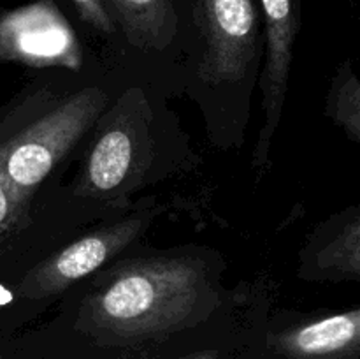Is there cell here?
<instances>
[{
    "label": "cell",
    "instance_id": "8992f818",
    "mask_svg": "<svg viewBox=\"0 0 360 359\" xmlns=\"http://www.w3.org/2000/svg\"><path fill=\"white\" fill-rule=\"evenodd\" d=\"M144 224V218H127L70 243L25 275L20 284V294L30 299L60 294L122 252L139 236Z\"/></svg>",
    "mask_w": 360,
    "mask_h": 359
},
{
    "label": "cell",
    "instance_id": "5bb4252c",
    "mask_svg": "<svg viewBox=\"0 0 360 359\" xmlns=\"http://www.w3.org/2000/svg\"><path fill=\"white\" fill-rule=\"evenodd\" d=\"M185 359H214V354H199V355H192V358H185Z\"/></svg>",
    "mask_w": 360,
    "mask_h": 359
},
{
    "label": "cell",
    "instance_id": "3957f363",
    "mask_svg": "<svg viewBox=\"0 0 360 359\" xmlns=\"http://www.w3.org/2000/svg\"><path fill=\"white\" fill-rule=\"evenodd\" d=\"M0 60L28 67H65L83 63L79 39L55 0H27L0 11Z\"/></svg>",
    "mask_w": 360,
    "mask_h": 359
},
{
    "label": "cell",
    "instance_id": "7c38bea8",
    "mask_svg": "<svg viewBox=\"0 0 360 359\" xmlns=\"http://www.w3.org/2000/svg\"><path fill=\"white\" fill-rule=\"evenodd\" d=\"M76 7L77 14L94 30L101 34H112L116 30L115 20H112L105 0H70Z\"/></svg>",
    "mask_w": 360,
    "mask_h": 359
},
{
    "label": "cell",
    "instance_id": "6da1fadb",
    "mask_svg": "<svg viewBox=\"0 0 360 359\" xmlns=\"http://www.w3.org/2000/svg\"><path fill=\"white\" fill-rule=\"evenodd\" d=\"M210 292L206 266L199 259L127 260L86 296L83 319L123 340H144L190 324Z\"/></svg>",
    "mask_w": 360,
    "mask_h": 359
},
{
    "label": "cell",
    "instance_id": "9c48e42d",
    "mask_svg": "<svg viewBox=\"0 0 360 359\" xmlns=\"http://www.w3.org/2000/svg\"><path fill=\"white\" fill-rule=\"evenodd\" d=\"M301 277L306 280H359L360 217L354 208L347 222L336 227L322 246L309 245L302 252Z\"/></svg>",
    "mask_w": 360,
    "mask_h": 359
},
{
    "label": "cell",
    "instance_id": "4fadbf2b",
    "mask_svg": "<svg viewBox=\"0 0 360 359\" xmlns=\"http://www.w3.org/2000/svg\"><path fill=\"white\" fill-rule=\"evenodd\" d=\"M25 208L14 201L13 194L7 189L6 182L0 176V239L9 234L21 220H23Z\"/></svg>",
    "mask_w": 360,
    "mask_h": 359
},
{
    "label": "cell",
    "instance_id": "30bf717a",
    "mask_svg": "<svg viewBox=\"0 0 360 359\" xmlns=\"http://www.w3.org/2000/svg\"><path fill=\"white\" fill-rule=\"evenodd\" d=\"M122 25L127 41L144 51H160L178 34V14L171 0H105Z\"/></svg>",
    "mask_w": 360,
    "mask_h": 359
},
{
    "label": "cell",
    "instance_id": "5b68a950",
    "mask_svg": "<svg viewBox=\"0 0 360 359\" xmlns=\"http://www.w3.org/2000/svg\"><path fill=\"white\" fill-rule=\"evenodd\" d=\"M264 18V41H266V60L260 74L262 92L264 125L259 132L253 168L259 176L269 165V151L273 137L280 125L285 97L288 90L294 42L301 27V0H259Z\"/></svg>",
    "mask_w": 360,
    "mask_h": 359
},
{
    "label": "cell",
    "instance_id": "277c9868",
    "mask_svg": "<svg viewBox=\"0 0 360 359\" xmlns=\"http://www.w3.org/2000/svg\"><path fill=\"white\" fill-rule=\"evenodd\" d=\"M195 21L204 41L200 80L207 84L241 81L257 55L255 0H197Z\"/></svg>",
    "mask_w": 360,
    "mask_h": 359
},
{
    "label": "cell",
    "instance_id": "52a82bcc",
    "mask_svg": "<svg viewBox=\"0 0 360 359\" xmlns=\"http://www.w3.org/2000/svg\"><path fill=\"white\" fill-rule=\"evenodd\" d=\"M136 123H130V115L122 106L115 108L97 132V139L91 144L90 153L84 162L81 176L79 196L111 197L123 189L132 176L137 164Z\"/></svg>",
    "mask_w": 360,
    "mask_h": 359
},
{
    "label": "cell",
    "instance_id": "7a4b0ae2",
    "mask_svg": "<svg viewBox=\"0 0 360 359\" xmlns=\"http://www.w3.org/2000/svg\"><path fill=\"white\" fill-rule=\"evenodd\" d=\"M105 102L104 90L83 88L0 144V176L21 208L27 210L37 187L94 125Z\"/></svg>",
    "mask_w": 360,
    "mask_h": 359
},
{
    "label": "cell",
    "instance_id": "ba28073f",
    "mask_svg": "<svg viewBox=\"0 0 360 359\" xmlns=\"http://www.w3.org/2000/svg\"><path fill=\"white\" fill-rule=\"evenodd\" d=\"M278 351L290 359H348L360 345V308L322 317L285 331Z\"/></svg>",
    "mask_w": 360,
    "mask_h": 359
},
{
    "label": "cell",
    "instance_id": "8fae6325",
    "mask_svg": "<svg viewBox=\"0 0 360 359\" xmlns=\"http://www.w3.org/2000/svg\"><path fill=\"white\" fill-rule=\"evenodd\" d=\"M326 115L348 134L360 141V84L350 62L343 63L330 83L326 102Z\"/></svg>",
    "mask_w": 360,
    "mask_h": 359
}]
</instances>
